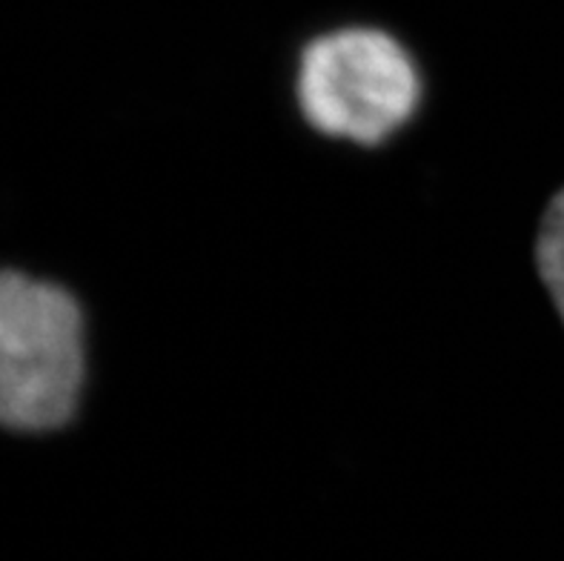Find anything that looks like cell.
Segmentation results:
<instances>
[{"label": "cell", "instance_id": "obj_1", "mask_svg": "<svg viewBox=\"0 0 564 561\" xmlns=\"http://www.w3.org/2000/svg\"><path fill=\"white\" fill-rule=\"evenodd\" d=\"M293 93L315 132L376 147L422 107L424 64L393 29L341 23L301 46Z\"/></svg>", "mask_w": 564, "mask_h": 561}, {"label": "cell", "instance_id": "obj_2", "mask_svg": "<svg viewBox=\"0 0 564 561\" xmlns=\"http://www.w3.org/2000/svg\"><path fill=\"white\" fill-rule=\"evenodd\" d=\"M84 378L78 299L43 278L0 270V427L52 433L69 424Z\"/></svg>", "mask_w": 564, "mask_h": 561}, {"label": "cell", "instance_id": "obj_3", "mask_svg": "<svg viewBox=\"0 0 564 561\" xmlns=\"http://www.w3.org/2000/svg\"><path fill=\"white\" fill-rule=\"evenodd\" d=\"M536 267L564 321V190L553 195L539 224Z\"/></svg>", "mask_w": 564, "mask_h": 561}]
</instances>
